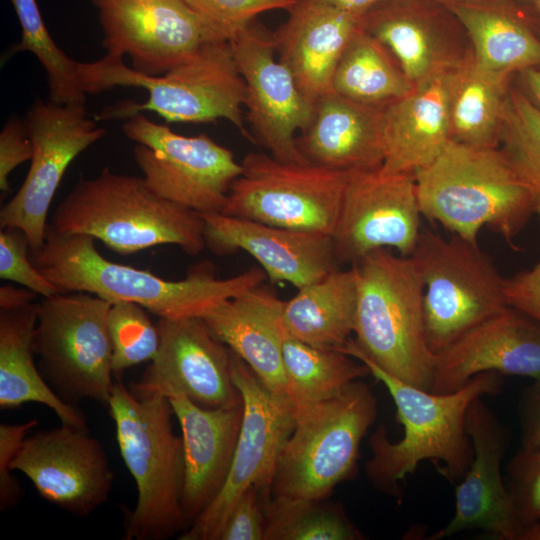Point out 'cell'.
<instances>
[{
	"instance_id": "obj_33",
	"label": "cell",
	"mask_w": 540,
	"mask_h": 540,
	"mask_svg": "<svg viewBox=\"0 0 540 540\" xmlns=\"http://www.w3.org/2000/svg\"><path fill=\"white\" fill-rule=\"evenodd\" d=\"M389 50L361 26L347 43L332 77V92L385 107L412 91Z\"/></svg>"
},
{
	"instance_id": "obj_4",
	"label": "cell",
	"mask_w": 540,
	"mask_h": 540,
	"mask_svg": "<svg viewBox=\"0 0 540 540\" xmlns=\"http://www.w3.org/2000/svg\"><path fill=\"white\" fill-rule=\"evenodd\" d=\"M79 73L86 94L116 86L139 87L148 93L143 103L127 101L107 107L95 116L96 121L131 118L151 111L167 122L198 124L224 119L249 137L242 117L245 84L229 41L206 43L158 76L141 73L121 57L108 54L94 62H80Z\"/></svg>"
},
{
	"instance_id": "obj_1",
	"label": "cell",
	"mask_w": 540,
	"mask_h": 540,
	"mask_svg": "<svg viewBox=\"0 0 540 540\" xmlns=\"http://www.w3.org/2000/svg\"><path fill=\"white\" fill-rule=\"evenodd\" d=\"M353 358L386 387L396 406V419L403 426V436L397 442L388 439L384 426L369 438L372 455L365 472L373 487L400 497V482L414 474L424 460L432 461L448 482L458 483L473 459L467 409L475 398L501 391V374L483 372L456 391L435 393L387 373L363 356Z\"/></svg>"
},
{
	"instance_id": "obj_50",
	"label": "cell",
	"mask_w": 540,
	"mask_h": 540,
	"mask_svg": "<svg viewBox=\"0 0 540 540\" xmlns=\"http://www.w3.org/2000/svg\"><path fill=\"white\" fill-rule=\"evenodd\" d=\"M520 540H540V521L524 528Z\"/></svg>"
},
{
	"instance_id": "obj_13",
	"label": "cell",
	"mask_w": 540,
	"mask_h": 540,
	"mask_svg": "<svg viewBox=\"0 0 540 540\" xmlns=\"http://www.w3.org/2000/svg\"><path fill=\"white\" fill-rule=\"evenodd\" d=\"M231 353L233 380L244 411L226 482L217 498L180 535V540H218L237 499L250 487L271 496L275 471L295 425L291 403L268 390L250 367Z\"/></svg>"
},
{
	"instance_id": "obj_14",
	"label": "cell",
	"mask_w": 540,
	"mask_h": 540,
	"mask_svg": "<svg viewBox=\"0 0 540 540\" xmlns=\"http://www.w3.org/2000/svg\"><path fill=\"white\" fill-rule=\"evenodd\" d=\"M88 117L85 104H57L35 99L24 119L33 144L26 178L0 211V229L25 232L30 250L45 240L47 215L55 192L71 162L101 140L106 130Z\"/></svg>"
},
{
	"instance_id": "obj_23",
	"label": "cell",
	"mask_w": 540,
	"mask_h": 540,
	"mask_svg": "<svg viewBox=\"0 0 540 540\" xmlns=\"http://www.w3.org/2000/svg\"><path fill=\"white\" fill-rule=\"evenodd\" d=\"M540 378V323L507 307L435 355L430 391L449 393L483 372Z\"/></svg>"
},
{
	"instance_id": "obj_43",
	"label": "cell",
	"mask_w": 540,
	"mask_h": 540,
	"mask_svg": "<svg viewBox=\"0 0 540 540\" xmlns=\"http://www.w3.org/2000/svg\"><path fill=\"white\" fill-rule=\"evenodd\" d=\"M37 424V419H30L21 424H0L1 511L16 505L22 496V488L13 476L10 466L24 439Z\"/></svg>"
},
{
	"instance_id": "obj_11",
	"label": "cell",
	"mask_w": 540,
	"mask_h": 540,
	"mask_svg": "<svg viewBox=\"0 0 540 540\" xmlns=\"http://www.w3.org/2000/svg\"><path fill=\"white\" fill-rule=\"evenodd\" d=\"M221 213L260 223L332 235L349 173L250 152Z\"/></svg>"
},
{
	"instance_id": "obj_42",
	"label": "cell",
	"mask_w": 540,
	"mask_h": 540,
	"mask_svg": "<svg viewBox=\"0 0 540 540\" xmlns=\"http://www.w3.org/2000/svg\"><path fill=\"white\" fill-rule=\"evenodd\" d=\"M271 498L257 487H250L237 499L218 540H264L265 504Z\"/></svg>"
},
{
	"instance_id": "obj_52",
	"label": "cell",
	"mask_w": 540,
	"mask_h": 540,
	"mask_svg": "<svg viewBox=\"0 0 540 540\" xmlns=\"http://www.w3.org/2000/svg\"><path fill=\"white\" fill-rule=\"evenodd\" d=\"M434 1L445 4V3H448V2H451V1H458V0H434ZM513 1L521 3V4H527V3L530 2V0H513Z\"/></svg>"
},
{
	"instance_id": "obj_5",
	"label": "cell",
	"mask_w": 540,
	"mask_h": 540,
	"mask_svg": "<svg viewBox=\"0 0 540 540\" xmlns=\"http://www.w3.org/2000/svg\"><path fill=\"white\" fill-rule=\"evenodd\" d=\"M351 266L357 286L355 337L339 350L430 390L435 355L426 340L424 285L413 259L378 249Z\"/></svg>"
},
{
	"instance_id": "obj_51",
	"label": "cell",
	"mask_w": 540,
	"mask_h": 540,
	"mask_svg": "<svg viewBox=\"0 0 540 540\" xmlns=\"http://www.w3.org/2000/svg\"><path fill=\"white\" fill-rule=\"evenodd\" d=\"M529 6L540 15V0H530Z\"/></svg>"
},
{
	"instance_id": "obj_49",
	"label": "cell",
	"mask_w": 540,
	"mask_h": 540,
	"mask_svg": "<svg viewBox=\"0 0 540 540\" xmlns=\"http://www.w3.org/2000/svg\"><path fill=\"white\" fill-rule=\"evenodd\" d=\"M346 12L362 16L381 0H321Z\"/></svg>"
},
{
	"instance_id": "obj_22",
	"label": "cell",
	"mask_w": 540,
	"mask_h": 540,
	"mask_svg": "<svg viewBox=\"0 0 540 540\" xmlns=\"http://www.w3.org/2000/svg\"><path fill=\"white\" fill-rule=\"evenodd\" d=\"M200 215L206 246L219 255L247 252L272 283L287 282L300 289L338 268L331 234L277 227L221 212Z\"/></svg>"
},
{
	"instance_id": "obj_3",
	"label": "cell",
	"mask_w": 540,
	"mask_h": 540,
	"mask_svg": "<svg viewBox=\"0 0 540 540\" xmlns=\"http://www.w3.org/2000/svg\"><path fill=\"white\" fill-rule=\"evenodd\" d=\"M415 180L422 216L471 242L487 227L515 248L536 215L529 189L499 147L450 141Z\"/></svg>"
},
{
	"instance_id": "obj_47",
	"label": "cell",
	"mask_w": 540,
	"mask_h": 540,
	"mask_svg": "<svg viewBox=\"0 0 540 540\" xmlns=\"http://www.w3.org/2000/svg\"><path fill=\"white\" fill-rule=\"evenodd\" d=\"M526 16L536 32L540 37V15L536 13L529 4H524ZM520 75L528 91L529 97L540 107V69L529 68L520 72Z\"/></svg>"
},
{
	"instance_id": "obj_35",
	"label": "cell",
	"mask_w": 540,
	"mask_h": 540,
	"mask_svg": "<svg viewBox=\"0 0 540 540\" xmlns=\"http://www.w3.org/2000/svg\"><path fill=\"white\" fill-rule=\"evenodd\" d=\"M327 499L271 497L264 540H359L363 534L340 505Z\"/></svg>"
},
{
	"instance_id": "obj_8",
	"label": "cell",
	"mask_w": 540,
	"mask_h": 540,
	"mask_svg": "<svg viewBox=\"0 0 540 540\" xmlns=\"http://www.w3.org/2000/svg\"><path fill=\"white\" fill-rule=\"evenodd\" d=\"M376 417L377 399L361 379L328 400L295 409L271 497L328 499L356 473L362 439Z\"/></svg>"
},
{
	"instance_id": "obj_37",
	"label": "cell",
	"mask_w": 540,
	"mask_h": 540,
	"mask_svg": "<svg viewBox=\"0 0 540 540\" xmlns=\"http://www.w3.org/2000/svg\"><path fill=\"white\" fill-rule=\"evenodd\" d=\"M499 148L529 189L540 219V107L517 88L508 90Z\"/></svg>"
},
{
	"instance_id": "obj_36",
	"label": "cell",
	"mask_w": 540,
	"mask_h": 540,
	"mask_svg": "<svg viewBox=\"0 0 540 540\" xmlns=\"http://www.w3.org/2000/svg\"><path fill=\"white\" fill-rule=\"evenodd\" d=\"M21 27V40L13 53L28 51L47 74L49 100L57 104H85L79 62L58 47L49 34L36 0H11Z\"/></svg>"
},
{
	"instance_id": "obj_17",
	"label": "cell",
	"mask_w": 540,
	"mask_h": 540,
	"mask_svg": "<svg viewBox=\"0 0 540 540\" xmlns=\"http://www.w3.org/2000/svg\"><path fill=\"white\" fill-rule=\"evenodd\" d=\"M229 44L244 80V107L257 140L278 160L308 162L299 149L297 133L307 127L314 103L275 57L273 36L250 23Z\"/></svg>"
},
{
	"instance_id": "obj_40",
	"label": "cell",
	"mask_w": 540,
	"mask_h": 540,
	"mask_svg": "<svg viewBox=\"0 0 540 540\" xmlns=\"http://www.w3.org/2000/svg\"><path fill=\"white\" fill-rule=\"evenodd\" d=\"M29 241L19 228L0 231V277L10 280L43 297L59 293L56 287L33 265Z\"/></svg>"
},
{
	"instance_id": "obj_26",
	"label": "cell",
	"mask_w": 540,
	"mask_h": 540,
	"mask_svg": "<svg viewBox=\"0 0 540 540\" xmlns=\"http://www.w3.org/2000/svg\"><path fill=\"white\" fill-rule=\"evenodd\" d=\"M384 108L327 93L314 102L298 138L302 155L309 163L347 173L381 168Z\"/></svg>"
},
{
	"instance_id": "obj_45",
	"label": "cell",
	"mask_w": 540,
	"mask_h": 540,
	"mask_svg": "<svg viewBox=\"0 0 540 540\" xmlns=\"http://www.w3.org/2000/svg\"><path fill=\"white\" fill-rule=\"evenodd\" d=\"M504 296L509 307L540 323V260L531 269L505 278Z\"/></svg>"
},
{
	"instance_id": "obj_2",
	"label": "cell",
	"mask_w": 540,
	"mask_h": 540,
	"mask_svg": "<svg viewBox=\"0 0 540 540\" xmlns=\"http://www.w3.org/2000/svg\"><path fill=\"white\" fill-rule=\"evenodd\" d=\"M94 238L62 233L47 226L43 245L29 249L36 269L59 293L86 292L111 303H136L159 318L204 317L221 303L262 285L266 273L251 268L229 278H217L206 268L171 281L143 269L107 260Z\"/></svg>"
},
{
	"instance_id": "obj_39",
	"label": "cell",
	"mask_w": 540,
	"mask_h": 540,
	"mask_svg": "<svg viewBox=\"0 0 540 540\" xmlns=\"http://www.w3.org/2000/svg\"><path fill=\"white\" fill-rule=\"evenodd\" d=\"M505 483L522 528L540 521V450L519 448L507 464Z\"/></svg>"
},
{
	"instance_id": "obj_38",
	"label": "cell",
	"mask_w": 540,
	"mask_h": 540,
	"mask_svg": "<svg viewBox=\"0 0 540 540\" xmlns=\"http://www.w3.org/2000/svg\"><path fill=\"white\" fill-rule=\"evenodd\" d=\"M108 327L113 373L151 362L160 345V333L142 306L128 301L111 303Z\"/></svg>"
},
{
	"instance_id": "obj_18",
	"label": "cell",
	"mask_w": 540,
	"mask_h": 540,
	"mask_svg": "<svg viewBox=\"0 0 540 540\" xmlns=\"http://www.w3.org/2000/svg\"><path fill=\"white\" fill-rule=\"evenodd\" d=\"M51 504L87 516L109 498L114 473L99 440L87 427L62 424L28 435L11 466Z\"/></svg>"
},
{
	"instance_id": "obj_21",
	"label": "cell",
	"mask_w": 540,
	"mask_h": 540,
	"mask_svg": "<svg viewBox=\"0 0 540 540\" xmlns=\"http://www.w3.org/2000/svg\"><path fill=\"white\" fill-rule=\"evenodd\" d=\"M466 429L472 441L473 459L464 477L456 483L453 517L430 539L481 530L498 539L520 540L523 528L501 472V461L510 442L509 431L483 397L470 403Z\"/></svg>"
},
{
	"instance_id": "obj_15",
	"label": "cell",
	"mask_w": 540,
	"mask_h": 540,
	"mask_svg": "<svg viewBox=\"0 0 540 540\" xmlns=\"http://www.w3.org/2000/svg\"><path fill=\"white\" fill-rule=\"evenodd\" d=\"M104 32L106 54L132 59L135 70L161 75L204 44L229 41L220 27L183 0H91Z\"/></svg>"
},
{
	"instance_id": "obj_29",
	"label": "cell",
	"mask_w": 540,
	"mask_h": 540,
	"mask_svg": "<svg viewBox=\"0 0 540 540\" xmlns=\"http://www.w3.org/2000/svg\"><path fill=\"white\" fill-rule=\"evenodd\" d=\"M464 28L481 68L511 76L540 66V37L524 4L513 0H458L444 4Z\"/></svg>"
},
{
	"instance_id": "obj_30",
	"label": "cell",
	"mask_w": 540,
	"mask_h": 540,
	"mask_svg": "<svg viewBox=\"0 0 540 540\" xmlns=\"http://www.w3.org/2000/svg\"><path fill=\"white\" fill-rule=\"evenodd\" d=\"M36 322L37 303L0 309V408L40 403L52 410L62 424L87 427L84 414L63 401L36 366L33 348Z\"/></svg>"
},
{
	"instance_id": "obj_6",
	"label": "cell",
	"mask_w": 540,
	"mask_h": 540,
	"mask_svg": "<svg viewBox=\"0 0 540 540\" xmlns=\"http://www.w3.org/2000/svg\"><path fill=\"white\" fill-rule=\"evenodd\" d=\"M50 225L62 233L91 236L120 255L165 244L197 255L206 247L200 214L160 197L143 177L109 168L79 180L56 207Z\"/></svg>"
},
{
	"instance_id": "obj_48",
	"label": "cell",
	"mask_w": 540,
	"mask_h": 540,
	"mask_svg": "<svg viewBox=\"0 0 540 540\" xmlns=\"http://www.w3.org/2000/svg\"><path fill=\"white\" fill-rule=\"evenodd\" d=\"M36 293L23 288H17L11 285L1 286L0 288V309L19 308L33 303Z\"/></svg>"
},
{
	"instance_id": "obj_46",
	"label": "cell",
	"mask_w": 540,
	"mask_h": 540,
	"mask_svg": "<svg viewBox=\"0 0 540 540\" xmlns=\"http://www.w3.org/2000/svg\"><path fill=\"white\" fill-rule=\"evenodd\" d=\"M521 427L520 449L540 450V378L522 393L518 405Z\"/></svg>"
},
{
	"instance_id": "obj_9",
	"label": "cell",
	"mask_w": 540,
	"mask_h": 540,
	"mask_svg": "<svg viewBox=\"0 0 540 540\" xmlns=\"http://www.w3.org/2000/svg\"><path fill=\"white\" fill-rule=\"evenodd\" d=\"M410 257L424 285L425 335L434 355L508 307L505 278L478 243L426 229Z\"/></svg>"
},
{
	"instance_id": "obj_32",
	"label": "cell",
	"mask_w": 540,
	"mask_h": 540,
	"mask_svg": "<svg viewBox=\"0 0 540 540\" xmlns=\"http://www.w3.org/2000/svg\"><path fill=\"white\" fill-rule=\"evenodd\" d=\"M509 77L481 68L473 54L456 69L449 101L452 141L499 147Z\"/></svg>"
},
{
	"instance_id": "obj_7",
	"label": "cell",
	"mask_w": 540,
	"mask_h": 540,
	"mask_svg": "<svg viewBox=\"0 0 540 540\" xmlns=\"http://www.w3.org/2000/svg\"><path fill=\"white\" fill-rule=\"evenodd\" d=\"M121 457L135 480L137 501L125 540H166L186 529L182 510L184 456L173 410L161 394L137 395L116 382L107 403Z\"/></svg>"
},
{
	"instance_id": "obj_28",
	"label": "cell",
	"mask_w": 540,
	"mask_h": 540,
	"mask_svg": "<svg viewBox=\"0 0 540 540\" xmlns=\"http://www.w3.org/2000/svg\"><path fill=\"white\" fill-rule=\"evenodd\" d=\"M456 69L414 86L407 95L385 106L382 172L415 174L452 141L449 101Z\"/></svg>"
},
{
	"instance_id": "obj_34",
	"label": "cell",
	"mask_w": 540,
	"mask_h": 540,
	"mask_svg": "<svg viewBox=\"0 0 540 540\" xmlns=\"http://www.w3.org/2000/svg\"><path fill=\"white\" fill-rule=\"evenodd\" d=\"M283 366L294 411L328 400L370 374L365 364L341 350L314 347L288 336L283 342Z\"/></svg>"
},
{
	"instance_id": "obj_27",
	"label": "cell",
	"mask_w": 540,
	"mask_h": 540,
	"mask_svg": "<svg viewBox=\"0 0 540 540\" xmlns=\"http://www.w3.org/2000/svg\"><path fill=\"white\" fill-rule=\"evenodd\" d=\"M283 304L273 291L260 285L221 303L202 319L211 334L240 357L268 390L288 400Z\"/></svg>"
},
{
	"instance_id": "obj_20",
	"label": "cell",
	"mask_w": 540,
	"mask_h": 540,
	"mask_svg": "<svg viewBox=\"0 0 540 540\" xmlns=\"http://www.w3.org/2000/svg\"><path fill=\"white\" fill-rule=\"evenodd\" d=\"M360 26L389 50L413 86L472 55L458 19L434 0H381L362 15Z\"/></svg>"
},
{
	"instance_id": "obj_10",
	"label": "cell",
	"mask_w": 540,
	"mask_h": 540,
	"mask_svg": "<svg viewBox=\"0 0 540 540\" xmlns=\"http://www.w3.org/2000/svg\"><path fill=\"white\" fill-rule=\"evenodd\" d=\"M111 302L86 292L56 293L37 303L33 348L39 370L66 403L107 404L112 380Z\"/></svg>"
},
{
	"instance_id": "obj_41",
	"label": "cell",
	"mask_w": 540,
	"mask_h": 540,
	"mask_svg": "<svg viewBox=\"0 0 540 540\" xmlns=\"http://www.w3.org/2000/svg\"><path fill=\"white\" fill-rule=\"evenodd\" d=\"M196 13L224 30L230 39L262 13L289 10L296 0H183Z\"/></svg>"
},
{
	"instance_id": "obj_19",
	"label": "cell",
	"mask_w": 540,
	"mask_h": 540,
	"mask_svg": "<svg viewBox=\"0 0 540 540\" xmlns=\"http://www.w3.org/2000/svg\"><path fill=\"white\" fill-rule=\"evenodd\" d=\"M158 352L138 382L137 395H184L204 408L242 401L231 369V353L201 317L159 318Z\"/></svg>"
},
{
	"instance_id": "obj_16",
	"label": "cell",
	"mask_w": 540,
	"mask_h": 540,
	"mask_svg": "<svg viewBox=\"0 0 540 540\" xmlns=\"http://www.w3.org/2000/svg\"><path fill=\"white\" fill-rule=\"evenodd\" d=\"M415 174L379 169L349 173L332 232L339 264L353 265L378 249L409 257L421 234Z\"/></svg>"
},
{
	"instance_id": "obj_24",
	"label": "cell",
	"mask_w": 540,
	"mask_h": 540,
	"mask_svg": "<svg viewBox=\"0 0 540 540\" xmlns=\"http://www.w3.org/2000/svg\"><path fill=\"white\" fill-rule=\"evenodd\" d=\"M181 427L182 510L186 529L217 498L233 461L244 404L204 408L184 395L167 397ZM185 529V530H186Z\"/></svg>"
},
{
	"instance_id": "obj_44",
	"label": "cell",
	"mask_w": 540,
	"mask_h": 540,
	"mask_svg": "<svg viewBox=\"0 0 540 540\" xmlns=\"http://www.w3.org/2000/svg\"><path fill=\"white\" fill-rule=\"evenodd\" d=\"M33 144L25 127L24 120L10 117L0 133V189L9 191L8 177L24 162L31 160Z\"/></svg>"
},
{
	"instance_id": "obj_25",
	"label": "cell",
	"mask_w": 540,
	"mask_h": 540,
	"mask_svg": "<svg viewBox=\"0 0 540 540\" xmlns=\"http://www.w3.org/2000/svg\"><path fill=\"white\" fill-rule=\"evenodd\" d=\"M274 33L279 60L311 101L332 92L336 65L354 32L358 16L321 0H296Z\"/></svg>"
},
{
	"instance_id": "obj_12",
	"label": "cell",
	"mask_w": 540,
	"mask_h": 540,
	"mask_svg": "<svg viewBox=\"0 0 540 540\" xmlns=\"http://www.w3.org/2000/svg\"><path fill=\"white\" fill-rule=\"evenodd\" d=\"M138 143L133 154L148 187L198 214L222 212L242 165L232 151L206 134L183 136L137 114L122 126Z\"/></svg>"
},
{
	"instance_id": "obj_31",
	"label": "cell",
	"mask_w": 540,
	"mask_h": 540,
	"mask_svg": "<svg viewBox=\"0 0 540 540\" xmlns=\"http://www.w3.org/2000/svg\"><path fill=\"white\" fill-rule=\"evenodd\" d=\"M356 300L353 266L337 268L284 301L285 335L314 347L339 350L354 333Z\"/></svg>"
}]
</instances>
